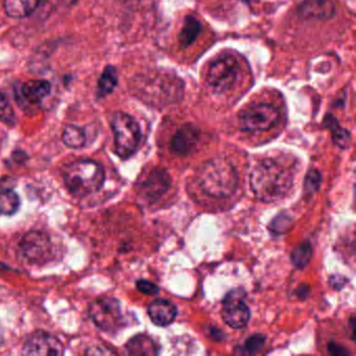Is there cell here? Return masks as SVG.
Listing matches in <instances>:
<instances>
[{"label":"cell","mask_w":356,"mask_h":356,"mask_svg":"<svg viewBox=\"0 0 356 356\" xmlns=\"http://www.w3.org/2000/svg\"><path fill=\"white\" fill-rule=\"evenodd\" d=\"M252 191L260 201L273 203L283 199L293 185L289 170L272 159L262 160L254 168L250 178Z\"/></svg>","instance_id":"obj_1"},{"label":"cell","mask_w":356,"mask_h":356,"mask_svg":"<svg viewBox=\"0 0 356 356\" xmlns=\"http://www.w3.org/2000/svg\"><path fill=\"white\" fill-rule=\"evenodd\" d=\"M197 184L212 197H229L236 191L238 176L232 164L224 159L205 162L197 170Z\"/></svg>","instance_id":"obj_2"},{"label":"cell","mask_w":356,"mask_h":356,"mask_svg":"<svg viewBox=\"0 0 356 356\" xmlns=\"http://www.w3.org/2000/svg\"><path fill=\"white\" fill-rule=\"evenodd\" d=\"M64 183L74 197H82L97 193L103 187L106 174L103 165L92 160H81L66 166Z\"/></svg>","instance_id":"obj_3"},{"label":"cell","mask_w":356,"mask_h":356,"mask_svg":"<svg viewBox=\"0 0 356 356\" xmlns=\"http://www.w3.org/2000/svg\"><path fill=\"white\" fill-rule=\"evenodd\" d=\"M111 127L114 134L115 153L118 157L127 159L134 155L141 138L138 122L129 114L116 112L112 118Z\"/></svg>","instance_id":"obj_4"},{"label":"cell","mask_w":356,"mask_h":356,"mask_svg":"<svg viewBox=\"0 0 356 356\" xmlns=\"http://www.w3.org/2000/svg\"><path fill=\"white\" fill-rule=\"evenodd\" d=\"M89 316L97 328L114 333L124 326L120 301L115 298H99L89 306Z\"/></svg>","instance_id":"obj_5"},{"label":"cell","mask_w":356,"mask_h":356,"mask_svg":"<svg viewBox=\"0 0 356 356\" xmlns=\"http://www.w3.org/2000/svg\"><path fill=\"white\" fill-rule=\"evenodd\" d=\"M18 252L20 257L29 264L43 266L53 257V243L44 232L30 231L20 241Z\"/></svg>","instance_id":"obj_6"},{"label":"cell","mask_w":356,"mask_h":356,"mask_svg":"<svg viewBox=\"0 0 356 356\" xmlns=\"http://www.w3.org/2000/svg\"><path fill=\"white\" fill-rule=\"evenodd\" d=\"M238 74V61L233 56L224 55L212 62L206 81L216 92L222 93L232 88Z\"/></svg>","instance_id":"obj_7"},{"label":"cell","mask_w":356,"mask_h":356,"mask_svg":"<svg viewBox=\"0 0 356 356\" xmlns=\"http://www.w3.org/2000/svg\"><path fill=\"white\" fill-rule=\"evenodd\" d=\"M280 118L278 109L268 104H259L245 110L241 115V127L247 132L268 131L276 126Z\"/></svg>","instance_id":"obj_8"},{"label":"cell","mask_w":356,"mask_h":356,"mask_svg":"<svg viewBox=\"0 0 356 356\" xmlns=\"http://www.w3.org/2000/svg\"><path fill=\"white\" fill-rule=\"evenodd\" d=\"M245 293L241 289H234L225 297L222 301V318L228 326L241 329L249 323V306L245 304Z\"/></svg>","instance_id":"obj_9"},{"label":"cell","mask_w":356,"mask_h":356,"mask_svg":"<svg viewBox=\"0 0 356 356\" xmlns=\"http://www.w3.org/2000/svg\"><path fill=\"white\" fill-rule=\"evenodd\" d=\"M22 354L35 356L62 355L64 354V347L57 337L39 331L26 339L22 348Z\"/></svg>","instance_id":"obj_10"},{"label":"cell","mask_w":356,"mask_h":356,"mask_svg":"<svg viewBox=\"0 0 356 356\" xmlns=\"http://www.w3.org/2000/svg\"><path fill=\"white\" fill-rule=\"evenodd\" d=\"M170 177L165 170L156 168L147 175L141 183L140 193L147 202L157 201L168 191L170 186Z\"/></svg>","instance_id":"obj_11"},{"label":"cell","mask_w":356,"mask_h":356,"mask_svg":"<svg viewBox=\"0 0 356 356\" xmlns=\"http://www.w3.org/2000/svg\"><path fill=\"white\" fill-rule=\"evenodd\" d=\"M200 131L191 124L181 127L172 137V149L179 156H187L197 147Z\"/></svg>","instance_id":"obj_12"},{"label":"cell","mask_w":356,"mask_h":356,"mask_svg":"<svg viewBox=\"0 0 356 356\" xmlns=\"http://www.w3.org/2000/svg\"><path fill=\"white\" fill-rule=\"evenodd\" d=\"M298 12L304 19L325 20L334 15L335 7L331 0H305Z\"/></svg>","instance_id":"obj_13"},{"label":"cell","mask_w":356,"mask_h":356,"mask_svg":"<svg viewBox=\"0 0 356 356\" xmlns=\"http://www.w3.org/2000/svg\"><path fill=\"white\" fill-rule=\"evenodd\" d=\"M13 179L6 177L0 180V214L13 216L19 209V195L14 191Z\"/></svg>","instance_id":"obj_14"},{"label":"cell","mask_w":356,"mask_h":356,"mask_svg":"<svg viewBox=\"0 0 356 356\" xmlns=\"http://www.w3.org/2000/svg\"><path fill=\"white\" fill-rule=\"evenodd\" d=\"M147 314L154 324L157 326H168L176 320L177 308L166 300H156L149 304Z\"/></svg>","instance_id":"obj_15"},{"label":"cell","mask_w":356,"mask_h":356,"mask_svg":"<svg viewBox=\"0 0 356 356\" xmlns=\"http://www.w3.org/2000/svg\"><path fill=\"white\" fill-rule=\"evenodd\" d=\"M51 83L45 80H31L22 87V95L30 105L41 103L51 93Z\"/></svg>","instance_id":"obj_16"},{"label":"cell","mask_w":356,"mask_h":356,"mask_svg":"<svg viewBox=\"0 0 356 356\" xmlns=\"http://www.w3.org/2000/svg\"><path fill=\"white\" fill-rule=\"evenodd\" d=\"M41 0H5L3 8L9 17L24 19L33 15L38 9Z\"/></svg>","instance_id":"obj_17"},{"label":"cell","mask_w":356,"mask_h":356,"mask_svg":"<svg viewBox=\"0 0 356 356\" xmlns=\"http://www.w3.org/2000/svg\"><path fill=\"white\" fill-rule=\"evenodd\" d=\"M127 351L132 355H155L158 353L155 341L147 335L139 334L129 341Z\"/></svg>","instance_id":"obj_18"},{"label":"cell","mask_w":356,"mask_h":356,"mask_svg":"<svg viewBox=\"0 0 356 356\" xmlns=\"http://www.w3.org/2000/svg\"><path fill=\"white\" fill-rule=\"evenodd\" d=\"M202 32V26L197 18L187 16L185 18L184 26L179 35V43L182 49L191 47Z\"/></svg>","instance_id":"obj_19"},{"label":"cell","mask_w":356,"mask_h":356,"mask_svg":"<svg viewBox=\"0 0 356 356\" xmlns=\"http://www.w3.org/2000/svg\"><path fill=\"white\" fill-rule=\"evenodd\" d=\"M118 76L115 68L113 66H107L99 76V83H97L99 97H105L113 92L115 87L118 86Z\"/></svg>","instance_id":"obj_20"},{"label":"cell","mask_w":356,"mask_h":356,"mask_svg":"<svg viewBox=\"0 0 356 356\" xmlns=\"http://www.w3.org/2000/svg\"><path fill=\"white\" fill-rule=\"evenodd\" d=\"M62 140L64 145L70 149H81L86 143V135H85V131L80 127L70 124L64 129Z\"/></svg>","instance_id":"obj_21"},{"label":"cell","mask_w":356,"mask_h":356,"mask_svg":"<svg viewBox=\"0 0 356 356\" xmlns=\"http://www.w3.org/2000/svg\"><path fill=\"white\" fill-rule=\"evenodd\" d=\"M312 248L309 243H304L295 248L291 253V261L298 268H303L312 259Z\"/></svg>","instance_id":"obj_22"},{"label":"cell","mask_w":356,"mask_h":356,"mask_svg":"<svg viewBox=\"0 0 356 356\" xmlns=\"http://www.w3.org/2000/svg\"><path fill=\"white\" fill-rule=\"evenodd\" d=\"M328 122L335 145H339L341 149H346V147H349L350 141H351V135H350L349 131L341 129L337 124V122L333 120L332 116L328 118Z\"/></svg>","instance_id":"obj_23"},{"label":"cell","mask_w":356,"mask_h":356,"mask_svg":"<svg viewBox=\"0 0 356 356\" xmlns=\"http://www.w3.org/2000/svg\"><path fill=\"white\" fill-rule=\"evenodd\" d=\"M264 343H266V337L264 335L254 334L245 341L243 347L241 348V351L245 354L258 353L264 348Z\"/></svg>","instance_id":"obj_24"},{"label":"cell","mask_w":356,"mask_h":356,"mask_svg":"<svg viewBox=\"0 0 356 356\" xmlns=\"http://www.w3.org/2000/svg\"><path fill=\"white\" fill-rule=\"evenodd\" d=\"M321 184V175L318 170H310L305 177L304 182V191L308 195H314L318 191Z\"/></svg>","instance_id":"obj_25"},{"label":"cell","mask_w":356,"mask_h":356,"mask_svg":"<svg viewBox=\"0 0 356 356\" xmlns=\"http://www.w3.org/2000/svg\"><path fill=\"white\" fill-rule=\"evenodd\" d=\"M0 120L3 122H10L14 120V113L12 111L11 106H10L9 101L3 93L0 92Z\"/></svg>","instance_id":"obj_26"},{"label":"cell","mask_w":356,"mask_h":356,"mask_svg":"<svg viewBox=\"0 0 356 356\" xmlns=\"http://www.w3.org/2000/svg\"><path fill=\"white\" fill-rule=\"evenodd\" d=\"M291 218L289 216H279L278 218H275L274 222H272L273 231L275 233H284L289 230V224H291Z\"/></svg>","instance_id":"obj_27"},{"label":"cell","mask_w":356,"mask_h":356,"mask_svg":"<svg viewBox=\"0 0 356 356\" xmlns=\"http://www.w3.org/2000/svg\"><path fill=\"white\" fill-rule=\"evenodd\" d=\"M137 289L139 291L147 296H155L159 293V287L154 284L151 281L138 280L136 283Z\"/></svg>","instance_id":"obj_28"},{"label":"cell","mask_w":356,"mask_h":356,"mask_svg":"<svg viewBox=\"0 0 356 356\" xmlns=\"http://www.w3.org/2000/svg\"><path fill=\"white\" fill-rule=\"evenodd\" d=\"M328 351L331 355L335 356L348 355L349 354V351L346 348L341 347V346L337 345L335 343H328Z\"/></svg>","instance_id":"obj_29"},{"label":"cell","mask_w":356,"mask_h":356,"mask_svg":"<svg viewBox=\"0 0 356 356\" xmlns=\"http://www.w3.org/2000/svg\"><path fill=\"white\" fill-rule=\"evenodd\" d=\"M1 339H3V337H1V332H0V343H1Z\"/></svg>","instance_id":"obj_30"}]
</instances>
